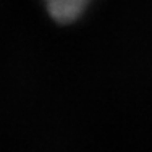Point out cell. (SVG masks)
Instances as JSON below:
<instances>
[{
	"label": "cell",
	"mask_w": 152,
	"mask_h": 152,
	"mask_svg": "<svg viewBox=\"0 0 152 152\" xmlns=\"http://www.w3.org/2000/svg\"><path fill=\"white\" fill-rule=\"evenodd\" d=\"M49 15L58 23H71L83 15L89 0H44Z\"/></svg>",
	"instance_id": "6da1fadb"
}]
</instances>
